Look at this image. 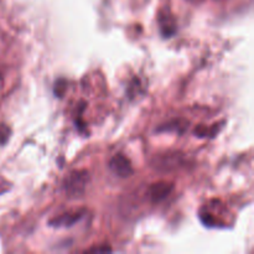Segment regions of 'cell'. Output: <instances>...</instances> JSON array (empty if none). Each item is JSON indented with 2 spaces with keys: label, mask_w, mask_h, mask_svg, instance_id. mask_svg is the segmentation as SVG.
<instances>
[{
  "label": "cell",
  "mask_w": 254,
  "mask_h": 254,
  "mask_svg": "<svg viewBox=\"0 0 254 254\" xmlns=\"http://www.w3.org/2000/svg\"><path fill=\"white\" fill-rule=\"evenodd\" d=\"M109 168L119 178H127V176H130L133 174L130 160L122 154H118V155L112 158V160L109 161Z\"/></svg>",
  "instance_id": "7a4b0ae2"
},
{
  "label": "cell",
  "mask_w": 254,
  "mask_h": 254,
  "mask_svg": "<svg viewBox=\"0 0 254 254\" xmlns=\"http://www.w3.org/2000/svg\"><path fill=\"white\" fill-rule=\"evenodd\" d=\"M83 213H84L83 210L72 211V212L64 213V215L59 216V217L50 221V226H54V227H69V226L78 222V221L83 217Z\"/></svg>",
  "instance_id": "5b68a950"
},
{
  "label": "cell",
  "mask_w": 254,
  "mask_h": 254,
  "mask_svg": "<svg viewBox=\"0 0 254 254\" xmlns=\"http://www.w3.org/2000/svg\"><path fill=\"white\" fill-rule=\"evenodd\" d=\"M10 134V129L4 124H0V144H4L7 140Z\"/></svg>",
  "instance_id": "8992f818"
},
{
  "label": "cell",
  "mask_w": 254,
  "mask_h": 254,
  "mask_svg": "<svg viewBox=\"0 0 254 254\" xmlns=\"http://www.w3.org/2000/svg\"><path fill=\"white\" fill-rule=\"evenodd\" d=\"M0 81H1V77H0Z\"/></svg>",
  "instance_id": "ba28073f"
},
{
  "label": "cell",
  "mask_w": 254,
  "mask_h": 254,
  "mask_svg": "<svg viewBox=\"0 0 254 254\" xmlns=\"http://www.w3.org/2000/svg\"><path fill=\"white\" fill-rule=\"evenodd\" d=\"M183 156L178 154H164V155L156 156L153 161L154 168L161 171H171L183 164Z\"/></svg>",
  "instance_id": "3957f363"
},
{
  "label": "cell",
  "mask_w": 254,
  "mask_h": 254,
  "mask_svg": "<svg viewBox=\"0 0 254 254\" xmlns=\"http://www.w3.org/2000/svg\"><path fill=\"white\" fill-rule=\"evenodd\" d=\"M5 190H6V181L0 178V193L4 192Z\"/></svg>",
  "instance_id": "52a82bcc"
},
{
  "label": "cell",
  "mask_w": 254,
  "mask_h": 254,
  "mask_svg": "<svg viewBox=\"0 0 254 254\" xmlns=\"http://www.w3.org/2000/svg\"><path fill=\"white\" fill-rule=\"evenodd\" d=\"M89 180V175L86 170L72 171L64 181V189L66 193L71 197L83 193L87 183Z\"/></svg>",
  "instance_id": "6da1fadb"
},
{
  "label": "cell",
  "mask_w": 254,
  "mask_h": 254,
  "mask_svg": "<svg viewBox=\"0 0 254 254\" xmlns=\"http://www.w3.org/2000/svg\"><path fill=\"white\" fill-rule=\"evenodd\" d=\"M174 190V185L171 183H156L154 185H151L149 188L148 195L149 198L153 203L161 202V201L165 200L169 195L171 193V191Z\"/></svg>",
  "instance_id": "277c9868"
}]
</instances>
